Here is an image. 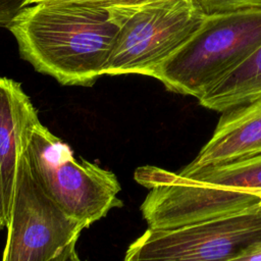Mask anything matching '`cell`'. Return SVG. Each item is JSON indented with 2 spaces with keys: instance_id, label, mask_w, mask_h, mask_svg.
I'll use <instances>...</instances> for the list:
<instances>
[{
  "instance_id": "1",
  "label": "cell",
  "mask_w": 261,
  "mask_h": 261,
  "mask_svg": "<svg viewBox=\"0 0 261 261\" xmlns=\"http://www.w3.org/2000/svg\"><path fill=\"white\" fill-rule=\"evenodd\" d=\"M7 29L21 58L37 71L81 87L104 75L119 31L107 9L65 2L22 7Z\"/></svg>"
},
{
  "instance_id": "2",
  "label": "cell",
  "mask_w": 261,
  "mask_h": 261,
  "mask_svg": "<svg viewBox=\"0 0 261 261\" xmlns=\"http://www.w3.org/2000/svg\"><path fill=\"white\" fill-rule=\"evenodd\" d=\"M261 45V8L207 13L197 32L152 74L170 92L199 99Z\"/></svg>"
},
{
  "instance_id": "3",
  "label": "cell",
  "mask_w": 261,
  "mask_h": 261,
  "mask_svg": "<svg viewBox=\"0 0 261 261\" xmlns=\"http://www.w3.org/2000/svg\"><path fill=\"white\" fill-rule=\"evenodd\" d=\"M23 156L43 192L87 227L111 209L122 207L116 175L96 163L75 158L71 148L41 121L32 129Z\"/></svg>"
},
{
  "instance_id": "4",
  "label": "cell",
  "mask_w": 261,
  "mask_h": 261,
  "mask_svg": "<svg viewBox=\"0 0 261 261\" xmlns=\"http://www.w3.org/2000/svg\"><path fill=\"white\" fill-rule=\"evenodd\" d=\"M108 11L119 31L104 68L107 75L152 76L207 15L196 0H158Z\"/></svg>"
},
{
  "instance_id": "5",
  "label": "cell",
  "mask_w": 261,
  "mask_h": 261,
  "mask_svg": "<svg viewBox=\"0 0 261 261\" xmlns=\"http://www.w3.org/2000/svg\"><path fill=\"white\" fill-rule=\"evenodd\" d=\"M6 227L2 261H67L81 232L87 228L43 192L23 155Z\"/></svg>"
},
{
  "instance_id": "6",
  "label": "cell",
  "mask_w": 261,
  "mask_h": 261,
  "mask_svg": "<svg viewBox=\"0 0 261 261\" xmlns=\"http://www.w3.org/2000/svg\"><path fill=\"white\" fill-rule=\"evenodd\" d=\"M261 240V209L165 229L149 228L123 261H222Z\"/></svg>"
},
{
  "instance_id": "7",
  "label": "cell",
  "mask_w": 261,
  "mask_h": 261,
  "mask_svg": "<svg viewBox=\"0 0 261 261\" xmlns=\"http://www.w3.org/2000/svg\"><path fill=\"white\" fill-rule=\"evenodd\" d=\"M38 111L21 85L0 76V204L5 225L13 204L17 172Z\"/></svg>"
},
{
  "instance_id": "8",
  "label": "cell",
  "mask_w": 261,
  "mask_h": 261,
  "mask_svg": "<svg viewBox=\"0 0 261 261\" xmlns=\"http://www.w3.org/2000/svg\"><path fill=\"white\" fill-rule=\"evenodd\" d=\"M221 113L210 139L177 172L180 176L261 153V97Z\"/></svg>"
},
{
  "instance_id": "9",
  "label": "cell",
  "mask_w": 261,
  "mask_h": 261,
  "mask_svg": "<svg viewBox=\"0 0 261 261\" xmlns=\"http://www.w3.org/2000/svg\"><path fill=\"white\" fill-rule=\"evenodd\" d=\"M260 97L261 45L198 100L200 105L207 109L223 112Z\"/></svg>"
},
{
  "instance_id": "10",
  "label": "cell",
  "mask_w": 261,
  "mask_h": 261,
  "mask_svg": "<svg viewBox=\"0 0 261 261\" xmlns=\"http://www.w3.org/2000/svg\"><path fill=\"white\" fill-rule=\"evenodd\" d=\"M158 0H24L22 7L38 3V2H65V3H74L80 5H86L91 7H99L107 10L120 7H130L138 6L142 4L151 3Z\"/></svg>"
},
{
  "instance_id": "11",
  "label": "cell",
  "mask_w": 261,
  "mask_h": 261,
  "mask_svg": "<svg viewBox=\"0 0 261 261\" xmlns=\"http://www.w3.org/2000/svg\"><path fill=\"white\" fill-rule=\"evenodd\" d=\"M206 13L241 9L261 8V0H196Z\"/></svg>"
},
{
  "instance_id": "12",
  "label": "cell",
  "mask_w": 261,
  "mask_h": 261,
  "mask_svg": "<svg viewBox=\"0 0 261 261\" xmlns=\"http://www.w3.org/2000/svg\"><path fill=\"white\" fill-rule=\"evenodd\" d=\"M24 0H0V27L10 23L17 12L22 8Z\"/></svg>"
},
{
  "instance_id": "13",
  "label": "cell",
  "mask_w": 261,
  "mask_h": 261,
  "mask_svg": "<svg viewBox=\"0 0 261 261\" xmlns=\"http://www.w3.org/2000/svg\"><path fill=\"white\" fill-rule=\"evenodd\" d=\"M222 261H261V240L253 242Z\"/></svg>"
},
{
  "instance_id": "14",
  "label": "cell",
  "mask_w": 261,
  "mask_h": 261,
  "mask_svg": "<svg viewBox=\"0 0 261 261\" xmlns=\"http://www.w3.org/2000/svg\"><path fill=\"white\" fill-rule=\"evenodd\" d=\"M3 227H6V225H5V220H4V216H3V212H2V208H1V204H0V230Z\"/></svg>"
},
{
  "instance_id": "15",
  "label": "cell",
  "mask_w": 261,
  "mask_h": 261,
  "mask_svg": "<svg viewBox=\"0 0 261 261\" xmlns=\"http://www.w3.org/2000/svg\"><path fill=\"white\" fill-rule=\"evenodd\" d=\"M67 261H82V260L80 259V257H79V255H77L76 251H73V252H72V254L70 255V257L68 258V260H67Z\"/></svg>"
},
{
  "instance_id": "16",
  "label": "cell",
  "mask_w": 261,
  "mask_h": 261,
  "mask_svg": "<svg viewBox=\"0 0 261 261\" xmlns=\"http://www.w3.org/2000/svg\"><path fill=\"white\" fill-rule=\"evenodd\" d=\"M254 191V193H255V195L258 197V199H259V202H258V208L259 209H261V190H253Z\"/></svg>"
}]
</instances>
